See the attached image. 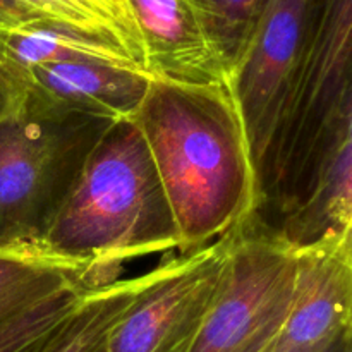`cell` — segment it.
Masks as SVG:
<instances>
[{"mask_svg":"<svg viewBox=\"0 0 352 352\" xmlns=\"http://www.w3.org/2000/svg\"><path fill=\"white\" fill-rule=\"evenodd\" d=\"M352 81V0H315L301 64L263 174L294 205L308 186Z\"/></svg>","mask_w":352,"mask_h":352,"instance_id":"277c9868","label":"cell"},{"mask_svg":"<svg viewBox=\"0 0 352 352\" xmlns=\"http://www.w3.org/2000/svg\"><path fill=\"white\" fill-rule=\"evenodd\" d=\"M151 76L127 65L62 60L21 72L0 96V113L85 116L126 120L134 117Z\"/></svg>","mask_w":352,"mask_h":352,"instance_id":"ba28073f","label":"cell"},{"mask_svg":"<svg viewBox=\"0 0 352 352\" xmlns=\"http://www.w3.org/2000/svg\"><path fill=\"white\" fill-rule=\"evenodd\" d=\"M298 267V248L280 234L243 227L188 352H272L291 311Z\"/></svg>","mask_w":352,"mask_h":352,"instance_id":"5b68a950","label":"cell"},{"mask_svg":"<svg viewBox=\"0 0 352 352\" xmlns=\"http://www.w3.org/2000/svg\"><path fill=\"white\" fill-rule=\"evenodd\" d=\"M10 248H16V246H6V248H0V253H2V251H6V250H10Z\"/></svg>","mask_w":352,"mask_h":352,"instance_id":"d6986e66","label":"cell"},{"mask_svg":"<svg viewBox=\"0 0 352 352\" xmlns=\"http://www.w3.org/2000/svg\"><path fill=\"white\" fill-rule=\"evenodd\" d=\"M38 23L65 30L60 16L48 0H0V31Z\"/></svg>","mask_w":352,"mask_h":352,"instance_id":"2e32d148","label":"cell"},{"mask_svg":"<svg viewBox=\"0 0 352 352\" xmlns=\"http://www.w3.org/2000/svg\"><path fill=\"white\" fill-rule=\"evenodd\" d=\"M342 340H339V342H332V344H323V346L309 347V349L292 351V352H340V346H342Z\"/></svg>","mask_w":352,"mask_h":352,"instance_id":"e0dca14e","label":"cell"},{"mask_svg":"<svg viewBox=\"0 0 352 352\" xmlns=\"http://www.w3.org/2000/svg\"><path fill=\"white\" fill-rule=\"evenodd\" d=\"M340 352H352V333L351 336L344 337L342 346H340Z\"/></svg>","mask_w":352,"mask_h":352,"instance_id":"ac0fdd59","label":"cell"},{"mask_svg":"<svg viewBox=\"0 0 352 352\" xmlns=\"http://www.w3.org/2000/svg\"><path fill=\"white\" fill-rule=\"evenodd\" d=\"M239 230L165 261L160 277L116 323L109 352H188L219 291Z\"/></svg>","mask_w":352,"mask_h":352,"instance_id":"8992f818","label":"cell"},{"mask_svg":"<svg viewBox=\"0 0 352 352\" xmlns=\"http://www.w3.org/2000/svg\"><path fill=\"white\" fill-rule=\"evenodd\" d=\"M89 289L88 284H72L0 323V352L40 351L72 318Z\"/></svg>","mask_w":352,"mask_h":352,"instance_id":"5bb4252c","label":"cell"},{"mask_svg":"<svg viewBox=\"0 0 352 352\" xmlns=\"http://www.w3.org/2000/svg\"><path fill=\"white\" fill-rule=\"evenodd\" d=\"M112 124L85 116L0 113V248L41 246L82 164Z\"/></svg>","mask_w":352,"mask_h":352,"instance_id":"3957f363","label":"cell"},{"mask_svg":"<svg viewBox=\"0 0 352 352\" xmlns=\"http://www.w3.org/2000/svg\"><path fill=\"white\" fill-rule=\"evenodd\" d=\"M232 64L246 48L267 0H195Z\"/></svg>","mask_w":352,"mask_h":352,"instance_id":"9a60e30c","label":"cell"},{"mask_svg":"<svg viewBox=\"0 0 352 352\" xmlns=\"http://www.w3.org/2000/svg\"><path fill=\"white\" fill-rule=\"evenodd\" d=\"M72 284H91L81 263L41 246H16L0 253V323L40 299Z\"/></svg>","mask_w":352,"mask_h":352,"instance_id":"7c38bea8","label":"cell"},{"mask_svg":"<svg viewBox=\"0 0 352 352\" xmlns=\"http://www.w3.org/2000/svg\"><path fill=\"white\" fill-rule=\"evenodd\" d=\"M153 78L195 85L232 82V64L195 0H127Z\"/></svg>","mask_w":352,"mask_h":352,"instance_id":"30bf717a","label":"cell"},{"mask_svg":"<svg viewBox=\"0 0 352 352\" xmlns=\"http://www.w3.org/2000/svg\"><path fill=\"white\" fill-rule=\"evenodd\" d=\"M133 120L164 188L179 253L248 226L263 184L232 82L153 78Z\"/></svg>","mask_w":352,"mask_h":352,"instance_id":"6da1fadb","label":"cell"},{"mask_svg":"<svg viewBox=\"0 0 352 352\" xmlns=\"http://www.w3.org/2000/svg\"><path fill=\"white\" fill-rule=\"evenodd\" d=\"M164 263L136 277L91 287L72 318L38 352H109L113 327L138 296L162 275Z\"/></svg>","mask_w":352,"mask_h":352,"instance_id":"8fae6325","label":"cell"},{"mask_svg":"<svg viewBox=\"0 0 352 352\" xmlns=\"http://www.w3.org/2000/svg\"><path fill=\"white\" fill-rule=\"evenodd\" d=\"M296 246H316L352 274V81L308 186L280 230Z\"/></svg>","mask_w":352,"mask_h":352,"instance_id":"9c48e42d","label":"cell"},{"mask_svg":"<svg viewBox=\"0 0 352 352\" xmlns=\"http://www.w3.org/2000/svg\"><path fill=\"white\" fill-rule=\"evenodd\" d=\"M48 2L58 12L65 30L116 48L148 71L143 38L127 0H48Z\"/></svg>","mask_w":352,"mask_h":352,"instance_id":"4fadbf2b","label":"cell"},{"mask_svg":"<svg viewBox=\"0 0 352 352\" xmlns=\"http://www.w3.org/2000/svg\"><path fill=\"white\" fill-rule=\"evenodd\" d=\"M315 0H267L232 74L263 184L282 116L301 64Z\"/></svg>","mask_w":352,"mask_h":352,"instance_id":"52a82bcc","label":"cell"},{"mask_svg":"<svg viewBox=\"0 0 352 352\" xmlns=\"http://www.w3.org/2000/svg\"><path fill=\"white\" fill-rule=\"evenodd\" d=\"M41 246L81 263L93 285L120 278L138 258L179 251L164 188L133 117L113 122L95 144Z\"/></svg>","mask_w":352,"mask_h":352,"instance_id":"7a4b0ae2","label":"cell"}]
</instances>
